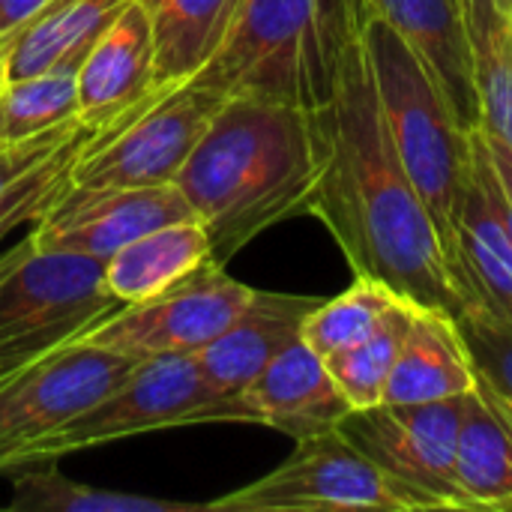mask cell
Instances as JSON below:
<instances>
[{
	"instance_id": "cell-12",
	"label": "cell",
	"mask_w": 512,
	"mask_h": 512,
	"mask_svg": "<svg viewBox=\"0 0 512 512\" xmlns=\"http://www.w3.org/2000/svg\"><path fill=\"white\" fill-rule=\"evenodd\" d=\"M195 219L174 183L165 186H69L36 222L27 240L51 252L108 258L141 234Z\"/></svg>"
},
{
	"instance_id": "cell-22",
	"label": "cell",
	"mask_w": 512,
	"mask_h": 512,
	"mask_svg": "<svg viewBox=\"0 0 512 512\" xmlns=\"http://www.w3.org/2000/svg\"><path fill=\"white\" fill-rule=\"evenodd\" d=\"M456 489L465 510L512 512V429L477 390L465 396Z\"/></svg>"
},
{
	"instance_id": "cell-34",
	"label": "cell",
	"mask_w": 512,
	"mask_h": 512,
	"mask_svg": "<svg viewBox=\"0 0 512 512\" xmlns=\"http://www.w3.org/2000/svg\"><path fill=\"white\" fill-rule=\"evenodd\" d=\"M6 81H9L6 78V60H3V48H0V90L6 87Z\"/></svg>"
},
{
	"instance_id": "cell-5",
	"label": "cell",
	"mask_w": 512,
	"mask_h": 512,
	"mask_svg": "<svg viewBox=\"0 0 512 512\" xmlns=\"http://www.w3.org/2000/svg\"><path fill=\"white\" fill-rule=\"evenodd\" d=\"M105 261L24 243L0 255V369L3 378L39 354L78 339L114 315Z\"/></svg>"
},
{
	"instance_id": "cell-17",
	"label": "cell",
	"mask_w": 512,
	"mask_h": 512,
	"mask_svg": "<svg viewBox=\"0 0 512 512\" xmlns=\"http://www.w3.org/2000/svg\"><path fill=\"white\" fill-rule=\"evenodd\" d=\"M243 405L249 423L279 429L294 441L339 429L351 411L324 357H318L303 339L291 342L267 363V369L243 390Z\"/></svg>"
},
{
	"instance_id": "cell-8",
	"label": "cell",
	"mask_w": 512,
	"mask_h": 512,
	"mask_svg": "<svg viewBox=\"0 0 512 512\" xmlns=\"http://www.w3.org/2000/svg\"><path fill=\"white\" fill-rule=\"evenodd\" d=\"M225 96L198 84L159 90L114 126L90 132L72 159V186L174 183Z\"/></svg>"
},
{
	"instance_id": "cell-35",
	"label": "cell",
	"mask_w": 512,
	"mask_h": 512,
	"mask_svg": "<svg viewBox=\"0 0 512 512\" xmlns=\"http://www.w3.org/2000/svg\"><path fill=\"white\" fill-rule=\"evenodd\" d=\"M498 3H501L504 9H510V0H498Z\"/></svg>"
},
{
	"instance_id": "cell-18",
	"label": "cell",
	"mask_w": 512,
	"mask_h": 512,
	"mask_svg": "<svg viewBox=\"0 0 512 512\" xmlns=\"http://www.w3.org/2000/svg\"><path fill=\"white\" fill-rule=\"evenodd\" d=\"M474 390L477 372L471 363V351L462 339L459 321L441 309L417 303L381 402H438Z\"/></svg>"
},
{
	"instance_id": "cell-14",
	"label": "cell",
	"mask_w": 512,
	"mask_h": 512,
	"mask_svg": "<svg viewBox=\"0 0 512 512\" xmlns=\"http://www.w3.org/2000/svg\"><path fill=\"white\" fill-rule=\"evenodd\" d=\"M396 27L432 75L459 126H480V93L474 72V45L462 0H360Z\"/></svg>"
},
{
	"instance_id": "cell-10",
	"label": "cell",
	"mask_w": 512,
	"mask_h": 512,
	"mask_svg": "<svg viewBox=\"0 0 512 512\" xmlns=\"http://www.w3.org/2000/svg\"><path fill=\"white\" fill-rule=\"evenodd\" d=\"M255 288L231 279L222 264H204L180 285L144 303L120 306L78 336L132 360L195 354L210 345L255 300Z\"/></svg>"
},
{
	"instance_id": "cell-21",
	"label": "cell",
	"mask_w": 512,
	"mask_h": 512,
	"mask_svg": "<svg viewBox=\"0 0 512 512\" xmlns=\"http://www.w3.org/2000/svg\"><path fill=\"white\" fill-rule=\"evenodd\" d=\"M153 30L156 87L189 84L228 36L240 0H141Z\"/></svg>"
},
{
	"instance_id": "cell-29",
	"label": "cell",
	"mask_w": 512,
	"mask_h": 512,
	"mask_svg": "<svg viewBox=\"0 0 512 512\" xmlns=\"http://www.w3.org/2000/svg\"><path fill=\"white\" fill-rule=\"evenodd\" d=\"M456 321L471 351V363L477 372V393L512 429V327L480 309L465 312Z\"/></svg>"
},
{
	"instance_id": "cell-28",
	"label": "cell",
	"mask_w": 512,
	"mask_h": 512,
	"mask_svg": "<svg viewBox=\"0 0 512 512\" xmlns=\"http://www.w3.org/2000/svg\"><path fill=\"white\" fill-rule=\"evenodd\" d=\"M87 135L90 129H81L0 189V240L18 225L36 222L72 186V159Z\"/></svg>"
},
{
	"instance_id": "cell-23",
	"label": "cell",
	"mask_w": 512,
	"mask_h": 512,
	"mask_svg": "<svg viewBox=\"0 0 512 512\" xmlns=\"http://www.w3.org/2000/svg\"><path fill=\"white\" fill-rule=\"evenodd\" d=\"M12 486L9 512H207L204 504L96 489L66 477L57 459H36L6 474Z\"/></svg>"
},
{
	"instance_id": "cell-36",
	"label": "cell",
	"mask_w": 512,
	"mask_h": 512,
	"mask_svg": "<svg viewBox=\"0 0 512 512\" xmlns=\"http://www.w3.org/2000/svg\"><path fill=\"white\" fill-rule=\"evenodd\" d=\"M507 12H510V18H512V0H510V9H507Z\"/></svg>"
},
{
	"instance_id": "cell-3",
	"label": "cell",
	"mask_w": 512,
	"mask_h": 512,
	"mask_svg": "<svg viewBox=\"0 0 512 512\" xmlns=\"http://www.w3.org/2000/svg\"><path fill=\"white\" fill-rule=\"evenodd\" d=\"M357 24L360 0H240L228 36L189 84L312 111Z\"/></svg>"
},
{
	"instance_id": "cell-30",
	"label": "cell",
	"mask_w": 512,
	"mask_h": 512,
	"mask_svg": "<svg viewBox=\"0 0 512 512\" xmlns=\"http://www.w3.org/2000/svg\"><path fill=\"white\" fill-rule=\"evenodd\" d=\"M84 126L81 123H69V126H60L48 135H39V138H30V141H18V144H0V189L15 180L21 171H27L30 165H36L39 159H45L51 150H57L63 141H69L72 135H78Z\"/></svg>"
},
{
	"instance_id": "cell-16",
	"label": "cell",
	"mask_w": 512,
	"mask_h": 512,
	"mask_svg": "<svg viewBox=\"0 0 512 512\" xmlns=\"http://www.w3.org/2000/svg\"><path fill=\"white\" fill-rule=\"evenodd\" d=\"M318 303L315 297L258 291L234 324L192 354L204 384L219 399H240L267 363L300 339V327Z\"/></svg>"
},
{
	"instance_id": "cell-20",
	"label": "cell",
	"mask_w": 512,
	"mask_h": 512,
	"mask_svg": "<svg viewBox=\"0 0 512 512\" xmlns=\"http://www.w3.org/2000/svg\"><path fill=\"white\" fill-rule=\"evenodd\" d=\"M129 0H54L3 48L6 78L78 69Z\"/></svg>"
},
{
	"instance_id": "cell-19",
	"label": "cell",
	"mask_w": 512,
	"mask_h": 512,
	"mask_svg": "<svg viewBox=\"0 0 512 512\" xmlns=\"http://www.w3.org/2000/svg\"><path fill=\"white\" fill-rule=\"evenodd\" d=\"M213 261L207 231L198 219H180L141 234L105 258V285L120 306L144 303L189 279Z\"/></svg>"
},
{
	"instance_id": "cell-38",
	"label": "cell",
	"mask_w": 512,
	"mask_h": 512,
	"mask_svg": "<svg viewBox=\"0 0 512 512\" xmlns=\"http://www.w3.org/2000/svg\"><path fill=\"white\" fill-rule=\"evenodd\" d=\"M0 6H3V0H0Z\"/></svg>"
},
{
	"instance_id": "cell-33",
	"label": "cell",
	"mask_w": 512,
	"mask_h": 512,
	"mask_svg": "<svg viewBox=\"0 0 512 512\" xmlns=\"http://www.w3.org/2000/svg\"><path fill=\"white\" fill-rule=\"evenodd\" d=\"M36 459H39V453L27 441H15V438L0 435V474H9V471L30 465Z\"/></svg>"
},
{
	"instance_id": "cell-13",
	"label": "cell",
	"mask_w": 512,
	"mask_h": 512,
	"mask_svg": "<svg viewBox=\"0 0 512 512\" xmlns=\"http://www.w3.org/2000/svg\"><path fill=\"white\" fill-rule=\"evenodd\" d=\"M471 168L456 216V252L471 297L468 312H489L512 327V210L483 126L468 129Z\"/></svg>"
},
{
	"instance_id": "cell-32",
	"label": "cell",
	"mask_w": 512,
	"mask_h": 512,
	"mask_svg": "<svg viewBox=\"0 0 512 512\" xmlns=\"http://www.w3.org/2000/svg\"><path fill=\"white\" fill-rule=\"evenodd\" d=\"M483 138H486V147H489V159L495 165V174L501 180V189L510 201L512 210V147L507 141H501L498 135H492L489 129H483Z\"/></svg>"
},
{
	"instance_id": "cell-2",
	"label": "cell",
	"mask_w": 512,
	"mask_h": 512,
	"mask_svg": "<svg viewBox=\"0 0 512 512\" xmlns=\"http://www.w3.org/2000/svg\"><path fill=\"white\" fill-rule=\"evenodd\" d=\"M315 183L309 114L246 96L222 102L174 180L222 267L267 228L309 213Z\"/></svg>"
},
{
	"instance_id": "cell-4",
	"label": "cell",
	"mask_w": 512,
	"mask_h": 512,
	"mask_svg": "<svg viewBox=\"0 0 512 512\" xmlns=\"http://www.w3.org/2000/svg\"><path fill=\"white\" fill-rule=\"evenodd\" d=\"M360 33L369 51L381 114L396 144V153L441 234L447 261L471 309L456 252V216L471 168L468 132L459 126L432 75L423 69L408 42L396 33V27L363 3Z\"/></svg>"
},
{
	"instance_id": "cell-26",
	"label": "cell",
	"mask_w": 512,
	"mask_h": 512,
	"mask_svg": "<svg viewBox=\"0 0 512 512\" xmlns=\"http://www.w3.org/2000/svg\"><path fill=\"white\" fill-rule=\"evenodd\" d=\"M78 123V69L12 78L0 90V144H18Z\"/></svg>"
},
{
	"instance_id": "cell-24",
	"label": "cell",
	"mask_w": 512,
	"mask_h": 512,
	"mask_svg": "<svg viewBox=\"0 0 512 512\" xmlns=\"http://www.w3.org/2000/svg\"><path fill=\"white\" fill-rule=\"evenodd\" d=\"M474 45L480 126L512 147V18L498 0H462Z\"/></svg>"
},
{
	"instance_id": "cell-11",
	"label": "cell",
	"mask_w": 512,
	"mask_h": 512,
	"mask_svg": "<svg viewBox=\"0 0 512 512\" xmlns=\"http://www.w3.org/2000/svg\"><path fill=\"white\" fill-rule=\"evenodd\" d=\"M135 363L126 354L78 339L39 354L0 378V435L33 447L99 405Z\"/></svg>"
},
{
	"instance_id": "cell-9",
	"label": "cell",
	"mask_w": 512,
	"mask_h": 512,
	"mask_svg": "<svg viewBox=\"0 0 512 512\" xmlns=\"http://www.w3.org/2000/svg\"><path fill=\"white\" fill-rule=\"evenodd\" d=\"M207 512H408L387 477L339 432L297 438L261 480L204 504Z\"/></svg>"
},
{
	"instance_id": "cell-31",
	"label": "cell",
	"mask_w": 512,
	"mask_h": 512,
	"mask_svg": "<svg viewBox=\"0 0 512 512\" xmlns=\"http://www.w3.org/2000/svg\"><path fill=\"white\" fill-rule=\"evenodd\" d=\"M54 0H3L0 6V48H6V42L12 36H18L33 18H39Z\"/></svg>"
},
{
	"instance_id": "cell-1",
	"label": "cell",
	"mask_w": 512,
	"mask_h": 512,
	"mask_svg": "<svg viewBox=\"0 0 512 512\" xmlns=\"http://www.w3.org/2000/svg\"><path fill=\"white\" fill-rule=\"evenodd\" d=\"M306 114L318 156L309 216L327 225L357 276L462 318L465 294L384 123L360 24L342 45L327 99Z\"/></svg>"
},
{
	"instance_id": "cell-6",
	"label": "cell",
	"mask_w": 512,
	"mask_h": 512,
	"mask_svg": "<svg viewBox=\"0 0 512 512\" xmlns=\"http://www.w3.org/2000/svg\"><path fill=\"white\" fill-rule=\"evenodd\" d=\"M198 423H249L243 396L219 399L201 378L192 354H156L132 372L87 414L48 432L33 447L42 459Z\"/></svg>"
},
{
	"instance_id": "cell-15",
	"label": "cell",
	"mask_w": 512,
	"mask_h": 512,
	"mask_svg": "<svg viewBox=\"0 0 512 512\" xmlns=\"http://www.w3.org/2000/svg\"><path fill=\"white\" fill-rule=\"evenodd\" d=\"M159 90L150 15L141 0H129L78 66V123L108 129Z\"/></svg>"
},
{
	"instance_id": "cell-7",
	"label": "cell",
	"mask_w": 512,
	"mask_h": 512,
	"mask_svg": "<svg viewBox=\"0 0 512 512\" xmlns=\"http://www.w3.org/2000/svg\"><path fill=\"white\" fill-rule=\"evenodd\" d=\"M465 396L411 405L378 402L348 411L339 432L387 477L408 512L465 510L456 489Z\"/></svg>"
},
{
	"instance_id": "cell-27",
	"label": "cell",
	"mask_w": 512,
	"mask_h": 512,
	"mask_svg": "<svg viewBox=\"0 0 512 512\" xmlns=\"http://www.w3.org/2000/svg\"><path fill=\"white\" fill-rule=\"evenodd\" d=\"M402 297L405 294H399L381 279L357 276L348 291H342L333 300H321L306 315L300 327V339L318 357L339 354L354 342H360L363 336H369Z\"/></svg>"
},
{
	"instance_id": "cell-37",
	"label": "cell",
	"mask_w": 512,
	"mask_h": 512,
	"mask_svg": "<svg viewBox=\"0 0 512 512\" xmlns=\"http://www.w3.org/2000/svg\"><path fill=\"white\" fill-rule=\"evenodd\" d=\"M0 378H3V369H0Z\"/></svg>"
},
{
	"instance_id": "cell-25",
	"label": "cell",
	"mask_w": 512,
	"mask_h": 512,
	"mask_svg": "<svg viewBox=\"0 0 512 512\" xmlns=\"http://www.w3.org/2000/svg\"><path fill=\"white\" fill-rule=\"evenodd\" d=\"M414 306H417L414 300L402 297L369 336H363L360 342H354L351 348H345L339 354L324 357V363H327L339 393L351 405V411L372 408L381 402L387 378L402 351Z\"/></svg>"
}]
</instances>
